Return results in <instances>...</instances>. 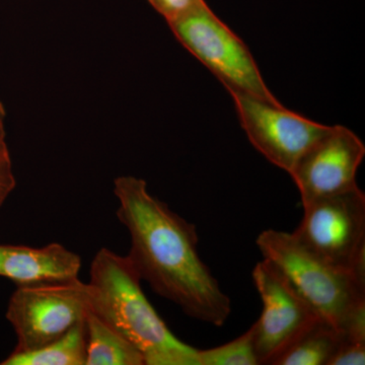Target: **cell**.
<instances>
[{"label":"cell","instance_id":"1","mask_svg":"<svg viewBox=\"0 0 365 365\" xmlns=\"http://www.w3.org/2000/svg\"><path fill=\"white\" fill-rule=\"evenodd\" d=\"M114 194L118 220L130 235L127 257L141 280L190 318L225 325L232 302L201 260L195 225L151 195L139 178L118 177Z\"/></svg>","mask_w":365,"mask_h":365},{"label":"cell","instance_id":"2","mask_svg":"<svg viewBox=\"0 0 365 365\" xmlns=\"http://www.w3.org/2000/svg\"><path fill=\"white\" fill-rule=\"evenodd\" d=\"M127 256L101 249L91 262V309L121 334L145 365H199L198 349L178 339L151 306Z\"/></svg>","mask_w":365,"mask_h":365},{"label":"cell","instance_id":"3","mask_svg":"<svg viewBox=\"0 0 365 365\" xmlns=\"http://www.w3.org/2000/svg\"><path fill=\"white\" fill-rule=\"evenodd\" d=\"M256 244L263 258L275 266L295 292L339 330L365 306V281L312 253L292 234L264 230Z\"/></svg>","mask_w":365,"mask_h":365},{"label":"cell","instance_id":"4","mask_svg":"<svg viewBox=\"0 0 365 365\" xmlns=\"http://www.w3.org/2000/svg\"><path fill=\"white\" fill-rule=\"evenodd\" d=\"M175 37L223 86L280 104L266 86L249 48L205 1L170 21Z\"/></svg>","mask_w":365,"mask_h":365},{"label":"cell","instance_id":"5","mask_svg":"<svg viewBox=\"0 0 365 365\" xmlns=\"http://www.w3.org/2000/svg\"><path fill=\"white\" fill-rule=\"evenodd\" d=\"M292 235L304 248L365 281V195L359 186L304 204Z\"/></svg>","mask_w":365,"mask_h":365},{"label":"cell","instance_id":"6","mask_svg":"<svg viewBox=\"0 0 365 365\" xmlns=\"http://www.w3.org/2000/svg\"><path fill=\"white\" fill-rule=\"evenodd\" d=\"M90 309V287L78 278L18 287L6 309L18 339L14 351H29L61 337Z\"/></svg>","mask_w":365,"mask_h":365},{"label":"cell","instance_id":"7","mask_svg":"<svg viewBox=\"0 0 365 365\" xmlns=\"http://www.w3.org/2000/svg\"><path fill=\"white\" fill-rule=\"evenodd\" d=\"M227 91L254 148L288 174L330 127L289 111L281 103L274 104L237 90Z\"/></svg>","mask_w":365,"mask_h":365},{"label":"cell","instance_id":"8","mask_svg":"<svg viewBox=\"0 0 365 365\" xmlns=\"http://www.w3.org/2000/svg\"><path fill=\"white\" fill-rule=\"evenodd\" d=\"M255 287L263 311L254 324V343L259 364L272 365L304 331L322 319L304 302L270 262L255 266Z\"/></svg>","mask_w":365,"mask_h":365},{"label":"cell","instance_id":"9","mask_svg":"<svg viewBox=\"0 0 365 365\" xmlns=\"http://www.w3.org/2000/svg\"><path fill=\"white\" fill-rule=\"evenodd\" d=\"M365 146L354 132L341 125L329 127L302 155L290 176L302 205L354 188Z\"/></svg>","mask_w":365,"mask_h":365},{"label":"cell","instance_id":"10","mask_svg":"<svg viewBox=\"0 0 365 365\" xmlns=\"http://www.w3.org/2000/svg\"><path fill=\"white\" fill-rule=\"evenodd\" d=\"M79 255L58 242L41 248L0 245V276L18 287L78 278Z\"/></svg>","mask_w":365,"mask_h":365},{"label":"cell","instance_id":"11","mask_svg":"<svg viewBox=\"0 0 365 365\" xmlns=\"http://www.w3.org/2000/svg\"><path fill=\"white\" fill-rule=\"evenodd\" d=\"M85 324L86 365H145L135 346L91 309Z\"/></svg>","mask_w":365,"mask_h":365},{"label":"cell","instance_id":"12","mask_svg":"<svg viewBox=\"0 0 365 365\" xmlns=\"http://www.w3.org/2000/svg\"><path fill=\"white\" fill-rule=\"evenodd\" d=\"M343 341L342 331L319 319L279 355L272 365H329Z\"/></svg>","mask_w":365,"mask_h":365},{"label":"cell","instance_id":"13","mask_svg":"<svg viewBox=\"0 0 365 365\" xmlns=\"http://www.w3.org/2000/svg\"><path fill=\"white\" fill-rule=\"evenodd\" d=\"M85 319L42 347L11 353L1 365H86Z\"/></svg>","mask_w":365,"mask_h":365},{"label":"cell","instance_id":"14","mask_svg":"<svg viewBox=\"0 0 365 365\" xmlns=\"http://www.w3.org/2000/svg\"><path fill=\"white\" fill-rule=\"evenodd\" d=\"M199 365H260L255 349L253 327L218 347L197 352Z\"/></svg>","mask_w":365,"mask_h":365},{"label":"cell","instance_id":"15","mask_svg":"<svg viewBox=\"0 0 365 365\" xmlns=\"http://www.w3.org/2000/svg\"><path fill=\"white\" fill-rule=\"evenodd\" d=\"M16 185L13 163L6 138H0V208L16 188Z\"/></svg>","mask_w":365,"mask_h":365},{"label":"cell","instance_id":"16","mask_svg":"<svg viewBox=\"0 0 365 365\" xmlns=\"http://www.w3.org/2000/svg\"><path fill=\"white\" fill-rule=\"evenodd\" d=\"M148 1L169 24L188 14L205 0H148Z\"/></svg>","mask_w":365,"mask_h":365},{"label":"cell","instance_id":"17","mask_svg":"<svg viewBox=\"0 0 365 365\" xmlns=\"http://www.w3.org/2000/svg\"><path fill=\"white\" fill-rule=\"evenodd\" d=\"M365 342L345 339L329 365H364Z\"/></svg>","mask_w":365,"mask_h":365},{"label":"cell","instance_id":"18","mask_svg":"<svg viewBox=\"0 0 365 365\" xmlns=\"http://www.w3.org/2000/svg\"><path fill=\"white\" fill-rule=\"evenodd\" d=\"M4 121H6V110H4V105L0 103V138H6Z\"/></svg>","mask_w":365,"mask_h":365}]
</instances>
